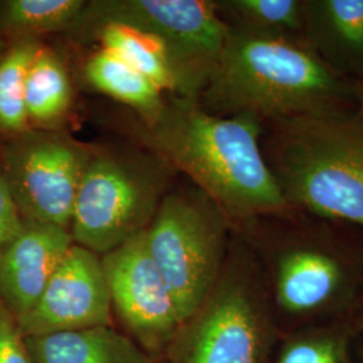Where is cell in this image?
<instances>
[{
	"mask_svg": "<svg viewBox=\"0 0 363 363\" xmlns=\"http://www.w3.org/2000/svg\"><path fill=\"white\" fill-rule=\"evenodd\" d=\"M264 123L218 116L198 100L172 97L145 121V140L169 167L183 171L233 226L294 213L262 148Z\"/></svg>",
	"mask_w": 363,
	"mask_h": 363,
	"instance_id": "6da1fadb",
	"label": "cell"
},
{
	"mask_svg": "<svg viewBox=\"0 0 363 363\" xmlns=\"http://www.w3.org/2000/svg\"><path fill=\"white\" fill-rule=\"evenodd\" d=\"M198 103L218 116L262 123L357 104L355 82L325 65L303 37L233 26Z\"/></svg>",
	"mask_w": 363,
	"mask_h": 363,
	"instance_id": "7a4b0ae2",
	"label": "cell"
},
{
	"mask_svg": "<svg viewBox=\"0 0 363 363\" xmlns=\"http://www.w3.org/2000/svg\"><path fill=\"white\" fill-rule=\"evenodd\" d=\"M259 261L286 331L350 318L363 298V241L354 228L295 210L267 217Z\"/></svg>",
	"mask_w": 363,
	"mask_h": 363,
	"instance_id": "3957f363",
	"label": "cell"
},
{
	"mask_svg": "<svg viewBox=\"0 0 363 363\" xmlns=\"http://www.w3.org/2000/svg\"><path fill=\"white\" fill-rule=\"evenodd\" d=\"M267 162L289 206L363 233V109L269 123Z\"/></svg>",
	"mask_w": 363,
	"mask_h": 363,
	"instance_id": "277c9868",
	"label": "cell"
},
{
	"mask_svg": "<svg viewBox=\"0 0 363 363\" xmlns=\"http://www.w3.org/2000/svg\"><path fill=\"white\" fill-rule=\"evenodd\" d=\"M256 257L232 244L218 280L164 351V363H268L279 340Z\"/></svg>",
	"mask_w": 363,
	"mask_h": 363,
	"instance_id": "5b68a950",
	"label": "cell"
},
{
	"mask_svg": "<svg viewBox=\"0 0 363 363\" xmlns=\"http://www.w3.org/2000/svg\"><path fill=\"white\" fill-rule=\"evenodd\" d=\"M232 220L198 187L164 195L145 229L182 323L208 298L230 247Z\"/></svg>",
	"mask_w": 363,
	"mask_h": 363,
	"instance_id": "8992f818",
	"label": "cell"
},
{
	"mask_svg": "<svg viewBox=\"0 0 363 363\" xmlns=\"http://www.w3.org/2000/svg\"><path fill=\"white\" fill-rule=\"evenodd\" d=\"M167 167L162 157L93 154L74 202L73 242L103 256L144 232L164 198Z\"/></svg>",
	"mask_w": 363,
	"mask_h": 363,
	"instance_id": "52a82bcc",
	"label": "cell"
},
{
	"mask_svg": "<svg viewBox=\"0 0 363 363\" xmlns=\"http://www.w3.org/2000/svg\"><path fill=\"white\" fill-rule=\"evenodd\" d=\"M113 25L155 40L201 93L223 50L230 26L217 1L96 0L86 3L76 27Z\"/></svg>",
	"mask_w": 363,
	"mask_h": 363,
	"instance_id": "ba28073f",
	"label": "cell"
},
{
	"mask_svg": "<svg viewBox=\"0 0 363 363\" xmlns=\"http://www.w3.org/2000/svg\"><path fill=\"white\" fill-rule=\"evenodd\" d=\"M91 155L88 147L57 130L28 128L13 136L0 163L22 220L69 230Z\"/></svg>",
	"mask_w": 363,
	"mask_h": 363,
	"instance_id": "9c48e42d",
	"label": "cell"
},
{
	"mask_svg": "<svg viewBox=\"0 0 363 363\" xmlns=\"http://www.w3.org/2000/svg\"><path fill=\"white\" fill-rule=\"evenodd\" d=\"M100 257L112 308L125 334L163 359L182 320L151 256L145 230Z\"/></svg>",
	"mask_w": 363,
	"mask_h": 363,
	"instance_id": "30bf717a",
	"label": "cell"
},
{
	"mask_svg": "<svg viewBox=\"0 0 363 363\" xmlns=\"http://www.w3.org/2000/svg\"><path fill=\"white\" fill-rule=\"evenodd\" d=\"M18 325L25 337L113 325L101 257L73 244L42 296Z\"/></svg>",
	"mask_w": 363,
	"mask_h": 363,
	"instance_id": "8fae6325",
	"label": "cell"
},
{
	"mask_svg": "<svg viewBox=\"0 0 363 363\" xmlns=\"http://www.w3.org/2000/svg\"><path fill=\"white\" fill-rule=\"evenodd\" d=\"M73 244L67 229L25 222L0 250V306L16 322L35 306Z\"/></svg>",
	"mask_w": 363,
	"mask_h": 363,
	"instance_id": "7c38bea8",
	"label": "cell"
},
{
	"mask_svg": "<svg viewBox=\"0 0 363 363\" xmlns=\"http://www.w3.org/2000/svg\"><path fill=\"white\" fill-rule=\"evenodd\" d=\"M303 38L343 77H363V0H303Z\"/></svg>",
	"mask_w": 363,
	"mask_h": 363,
	"instance_id": "4fadbf2b",
	"label": "cell"
},
{
	"mask_svg": "<svg viewBox=\"0 0 363 363\" xmlns=\"http://www.w3.org/2000/svg\"><path fill=\"white\" fill-rule=\"evenodd\" d=\"M25 337L34 363H164L113 325Z\"/></svg>",
	"mask_w": 363,
	"mask_h": 363,
	"instance_id": "5bb4252c",
	"label": "cell"
},
{
	"mask_svg": "<svg viewBox=\"0 0 363 363\" xmlns=\"http://www.w3.org/2000/svg\"><path fill=\"white\" fill-rule=\"evenodd\" d=\"M103 49L115 52L127 64L150 78L162 91L175 97L198 100L199 91L155 40L124 27H100L94 30Z\"/></svg>",
	"mask_w": 363,
	"mask_h": 363,
	"instance_id": "9a60e30c",
	"label": "cell"
},
{
	"mask_svg": "<svg viewBox=\"0 0 363 363\" xmlns=\"http://www.w3.org/2000/svg\"><path fill=\"white\" fill-rule=\"evenodd\" d=\"M355 315L322 325L284 333L279 337L271 363H355Z\"/></svg>",
	"mask_w": 363,
	"mask_h": 363,
	"instance_id": "2e32d148",
	"label": "cell"
},
{
	"mask_svg": "<svg viewBox=\"0 0 363 363\" xmlns=\"http://www.w3.org/2000/svg\"><path fill=\"white\" fill-rule=\"evenodd\" d=\"M85 76L91 86L130 105L144 121L154 118L164 104L163 91L157 85L109 50L101 49L91 55L85 66Z\"/></svg>",
	"mask_w": 363,
	"mask_h": 363,
	"instance_id": "e0dca14e",
	"label": "cell"
},
{
	"mask_svg": "<svg viewBox=\"0 0 363 363\" xmlns=\"http://www.w3.org/2000/svg\"><path fill=\"white\" fill-rule=\"evenodd\" d=\"M72 93L65 65L55 52L42 45L26 77L25 100L30 128L48 130L65 116L72 104Z\"/></svg>",
	"mask_w": 363,
	"mask_h": 363,
	"instance_id": "ac0fdd59",
	"label": "cell"
},
{
	"mask_svg": "<svg viewBox=\"0 0 363 363\" xmlns=\"http://www.w3.org/2000/svg\"><path fill=\"white\" fill-rule=\"evenodd\" d=\"M86 7L84 0H6L0 1V31L16 40L77 26Z\"/></svg>",
	"mask_w": 363,
	"mask_h": 363,
	"instance_id": "d6986e66",
	"label": "cell"
},
{
	"mask_svg": "<svg viewBox=\"0 0 363 363\" xmlns=\"http://www.w3.org/2000/svg\"><path fill=\"white\" fill-rule=\"evenodd\" d=\"M40 48L39 40H16L0 54V132L15 136L30 128L26 77Z\"/></svg>",
	"mask_w": 363,
	"mask_h": 363,
	"instance_id": "ffe728a7",
	"label": "cell"
},
{
	"mask_svg": "<svg viewBox=\"0 0 363 363\" xmlns=\"http://www.w3.org/2000/svg\"><path fill=\"white\" fill-rule=\"evenodd\" d=\"M217 7L229 26L303 37V0H223Z\"/></svg>",
	"mask_w": 363,
	"mask_h": 363,
	"instance_id": "44dd1931",
	"label": "cell"
},
{
	"mask_svg": "<svg viewBox=\"0 0 363 363\" xmlns=\"http://www.w3.org/2000/svg\"><path fill=\"white\" fill-rule=\"evenodd\" d=\"M0 363H34L18 322L0 307Z\"/></svg>",
	"mask_w": 363,
	"mask_h": 363,
	"instance_id": "7402d4cb",
	"label": "cell"
},
{
	"mask_svg": "<svg viewBox=\"0 0 363 363\" xmlns=\"http://www.w3.org/2000/svg\"><path fill=\"white\" fill-rule=\"evenodd\" d=\"M23 223L0 163V250L22 230Z\"/></svg>",
	"mask_w": 363,
	"mask_h": 363,
	"instance_id": "603a6c76",
	"label": "cell"
},
{
	"mask_svg": "<svg viewBox=\"0 0 363 363\" xmlns=\"http://www.w3.org/2000/svg\"><path fill=\"white\" fill-rule=\"evenodd\" d=\"M355 101L363 109V77L355 82Z\"/></svg>",
	"mask_w": 363,
	"mask_h": 363,
	"instance_id": "cb8c5ba5",
	"label": "cell"
},
{
	"mask_svg": "<svg viewBox=\"0 0 363 363\" xmlns=\"http://www.w3.org/2000/svg\"><path fill=\"white\" fill-rule=\"evenodd\" d=\"M4 52V42H3V39H0V54Z\"/></svg>",
	"mask_w": 363,
	"mask_h": 363,
	"instance_id": "d4e9b609",
	"label": "cell"
},
{
	"mask_svg": "<svg viewBox=\"0 0 363 363\" xmlns=\"http://www.w3.org/2000/svg\"><path fill=\"white\" fill-rule=\"evenodd\" d=\"M361 311L363 312V298H362V304H361Z\"/></svg>",
	"mask_w": 363,
	"mask_h": 363,
	"instance_id": "484cf974",
	"label": "cell"
},
{
	"mask_svg": "<svg viewBox=\"0 0 363 363\" xmlns=\"http://www.w3.org/2000/svg\"><path fill=\"white\" fill-rule=\"evenodd\" d=\"M0 307H1V306H0Z\"/></svg>",
	"mask_w": 363,
	"mask_h": 363,
	"instance_id": "4316f807",
	"label": "cell"
}]
</instances>
